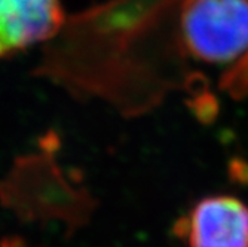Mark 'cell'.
Masks as SVG:
<instances>
[{
	"label": "cell",
	"instance_id": "obj_1",
	"mask_svg": "<svg viewBox=\"0 0 248 247\" xmlns=\"http://www.w3.org/2000/svg\"><path fill=\"white\" fill-rule=\"evenodd\" d=\"M178 45L218 73L223 91L248 97V0H183Z\"/></svg>",
	"mask_w": 248,
	"mask_h": 247
},
{
	"label": "cell",
	"instance_id": "obj_2",
	"mask_svg": "<svg viewBox=\"0 0 248 247\" xmlns=\"http://www.w3.org/2000/svg\"><path fill=\"white\" fill-rule=\"evenodd\" d=\"M46 150L43 155H33L19 158L14 165L5 182L0 183V198L3 203L33 194L22 201L14 210L26 217H58L78 227L73 212L80 222L93 212V199L86 192L76 191L61 174L52 158L46 160Z\"/></svg>",
	"mask_w": 248,
	"mask_h": 247
},
{
	"label": "cell",
	"instance_id": "obj_3",
	"mask_svg": "<svg viewBox=\"0 0 248 247\" xmlns=\"http://www.w3.org/2000/svg\"><path fill=\"white\" fill-rule=\"evenodd\" d=\"M189 247H248V207L229 195L201 199L175 225Z\"/></svg>",
	"mask_w": 248,
	"mask_h": 247
},
{
	"label": "cell",
	"instance_id": "obj_4",
	"mask_svg": "<svg viewBox=\"0 0 248 247\" xmlns=\"http://www.w3.org/2000/svg\"><path fill=\"white\" fill-rule=\"evenodd\" d=\"M67 19L61 0H0V60L46 45Z\"/></svg>",
	"mask_w": 248,
	"mask_h": 247
},
{
	"label": "cell",
	"instance_id": "obj_5",
	"mask_svg": "<svg viewBox=\"0 0 248 247\" xmlns=\"http://www.w3.org/2000/svg\"><path fill=\"white\" fill-rule=\"evenodd\" d=\"M0 247H34L21 237H6L0 240Z\"/></svg>",
	"mask_w": 248,
	"mask_h": 247
}]
</instances>
